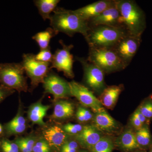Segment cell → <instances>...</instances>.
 <instances>
[{"mask_svg": "<svg viewBox=\"0 0 152 152\" xmlns=\"http://www.w3.org/2000/svg\"><path fill=\"white\" fill-rule=\"evenodd\" d=\"M122 90V86H112L107 87L100 96L99 100L101 103L107 108H113Z\"/></svg>", "mask_w": 152, "mask_h": 152, "instance_id": "17", "label": "cell"}, {"mask_svg": "<svg viewBox=\"0 0 152 152\" xmlns=\"http://www.w3.org/2000/svg\"><path fill=\"white\" fill-rule=\"evenodd\" d=\"M51 27L58 34L61 32L72 37L77 33L86 36L90 29L88 22L82 19L74 11L57 7L50 19Z\"/></svg>", "mask_w": 152, "mask_h": 152, "instance_id": "1", "label": "cell"}, {"mask_svg": "<svg viewBox=\"0 0 152 152\" xmlns=\"http://www.w3.org/2000/svg\"><path fill=\"white\" fill-rule=\"evenodd\" d=\"M23 125H26V120L21 115H18L7 124V127Z\"/></svg>", "mask_w": 152, "mask_h": 152, "instance_id": "29", "label": "cell"}, {"mask_svg": "<svg viewBox=\"0 0 152 152\" xmlns=\"http://www.w3.org/2000/svg\"><path fill=\"white\" fill-rule=\"evenodd\" d=\"M88 23L90 28L100 25L121 27V15L116 3L114 6L106 9L97 16L91 19Z\"/></svg>", "mask_w": 152, "mask_h": 152, "instance_id": "12", "label": "cell"}, {"mask_svg": "<svg viewBox=\"0 0 152 152\" xmlns=\"http://www.w3.org/2000/svg\"><path fill=\"white\" fill-rule=\"evenodd\" d=\"M69 83L71 96L75 97L83 105L91 108L96 113L103 110L99 99L87 87L75 81Z\"/></svg>", "mask_w": 152, "mask_h": 152, "instance_id": "10", "label": "cell"}, {"mask_svg": "<svg viewBox=\"0 0 152 152\" xmlns=\"http://www.w3.org/2000/svg\"><path fill=\"white\" fill-rule=\"evenodd\" d=\"M10 90L11 89L3 86H2V87H0V102L2 100Z\"/></svg>", "mask_w": 152, "mask_h": 152, "instance_id": "37", "label": "cell"}, {"mask_svg": "<svg viewBox=\"0 0 152 152\" xmlns=\"http://www.w3.org/2000/svg\"><path fill=\"white\" fill-rule=\"evenodd\" d=\"M94 122L95 126L102 132H113L118 129V124L115 120L104 109L96 113Z\"/></svg>", "mask_w": 152, "mask_h": 152, "instance_id": "16", "label": "cell"}, {"mask_svg": "<svg viewBox=\"0 0 152 152\" xmlns=\"http://www.w3.org/2000/svg\"><path fill=\"white\" fill-rule=\"evenodd\" d=\"M59 0H36L34 3L37 8L39 13L45 20H50L52 13L57 8Z\"/></svg>", "mask_w": 152, "mask_h": 152, "instance_id": "19", "label": "cell"}, {"mask_svg": "<svg viewBox=\"0 0 152 152\" xmlns=\"http://www.w3.org/2000/svg\"><path fill=\"white\" fill-rule=\"evenodd\" d=\"M25 72L21 63H1L0 83L10 89L26 91L28 86Z\"/></svg>", "mask_w": 152, "mask_h": 152, "instance_id": "4", "label": "cell"}, {"mask_svg": "<svg viewBox=\"0 0 152 152\" xmlns=\"http://www.w3.org/2000/svg\"><path fill=\"white\" fill-rule=\"evenodd\" d=\"M135 114L137 117L138 118L139 120L143 124H145V123L147 121V118L145 117L144 116L140 111L138 110H137L134 113Z\"/></svg>", "mask_w": 152, "mask_h": 152, "instance_id": "38", "label": "cell"}, {"mask_svg": "<svg viewBox=\"0 0 152 152\" xmlns=\"http://www.w3.org/2000/svg\"><path fill=\"white\" fill-rule=\"evenodd\" d=\"M2 144L7 147L13 152H19V147L15 143L11 142L8 141L4 140Z\"/></svg>", "mask_w": 152, "mask_h": 152, "instance_id": "35", "label": "cell"}, {"mask_svg": "<svg viewBox=\"0 0 152 152\" xmlns=\"http://www.w3.org/2000/svg\"><path fill=\"white\" fill-rule=\"evenodd\" d=\"M87 59L107 73L121 70L127 67L115 53L110 49L89 48Z\"/></svg>", "mask_w": 152, "mask_h": 152, "instance_id": "5", "label": "cell"}, {"mask_svg": "<svg viewBox=\"0 0 152 152\" xmlns=\"http://www.w3.org/2000/svg\"><path fill=\"white\" fill-rule=\"evenodd\" d=\"M141 37L128 34L123 37L111 49L127 66L138 50Z\"/></svg>", "mask_w": 152, "mask_h": 152, "instance_id": "8", "label": "cell"}, {"mask_svg": "<svg viewBox=\"0 0 152 152\" xmlns=\"http://www.w3.org/2000/svg\"><path fill=\"white\" fill-rule=\"evenodd\" d=\"M83 127L80 124H68L63 127V130L66 133L71 134H78L81 132Z\"/></svg>", "mask_w": 152, "mask_h": 152, "instance_id": "28", "label": "cell"}, {"mask_svg": "<svg viewBox=\"0 0 152 152\" xmlns=\"http://www.w3.org/2000/svg\"><path fill=\"white\" fill-rule=\"evenodd\" d=\"M7 131L10 134H20L24 132L26 129V125L13 126L11 127H7Z\"/></svg>", "mask_w": 152, "mask_h": 152, "instance_id": "30", "label": "cell"}, {"mask_svg": "<svg viewBox=\"0 0 152 152\" xmlns=\"http://www.w3.org/2000/svg\"><path fill=\"white\" fill-rule=\"evenodd\" d=\"M102 137L100 131L95 126L87 125L83 127L76 138L82 146L92 149Z\"/></svg>", "mask_w": 152, "mask_h": 152, "instance_id": "14", "label": "cell"}, {"mask_svg": "<svg viewBox=\"0 0 152 152\" xmlns=\"http://www.w3.org/2000/svg\"><path fill=\"white\" fill-rule=\"evenodd\" d=\"M15 143L17 144L19 148L20 149L22 152H28L22 139H18L16 140Z\"/></svg>", "mask_w": 152, "mask_h": 152, "instance_id": "36", "label": "cell"}, {"mask_svg": "<svg viewBox=\"0 0 152 152\" xmlns=\"http://www.w3.org/2000/svg\"><path fill=\"white\" fill-rule=\"evenodd\" d=\"M135 136L137 142L140 147L146 146L151 142V134L148 127L143 126L137 130Z\"/></svg>", "mask_w": 152, "mask_h": 152, "instance_id": "24", "label": "cell"}, {"mask_svg": "<svg viewBox=\"0 0 152 152\" xmlns=\"http://www.w3.org/2000/svg\"><path fill=\"white\" fill-rule=\"evenodd\" d=\"M78 144L75 141L66 142L62 146L61 151L67 150L77 149Z\"/></svg>", "mask_w": 152, "mask_h": 152, "instance_id": "31", "label": "cell"}, {"mask_svg": "<svg viewBox=\"0 0 152 152\" xmlns=\"http://www.w3.org/2000/svg\"><path fill=\"white\" fill-rule=\"evenodd\" d=\"M151 152H152V148L151 150Z\"/></svg>", "mask_w": 152, "mask_h": 152, "instance_id": "42", "label": "cell"}, {"mask_svg": "<svg viewBox=\"0 0 152 152\" xmlns=\"http://www.w3.org/2000/svg\"><path fill=\"white\" fill-rule=\"evenodd\" d=\"M53 56L51 51L50 47L46 49L41 50L37 54L34 55L35 58L39 61L45 63H51L53 60Z\"/></svg>", "mask_w": 152, "mask_h": 152, "instance_id": "25", "label": "cell"}, {"mask_svg": "<svg viewBox=\"0 0 152 152\" xmlns=\"http://www.w3.org/2000/svg\"><path fill=\"white\" fill-rule=\"evenodd\" d=\"M115 4V1L101 0L77 9L74 12L82 19L88 22Z\"/></svg>", "mask_w": 152, "mask_h": 152, "instance_id": "13", "label": "cell"}, {"mask_svg": "<svg viewBox=\"0 0 152 152\" xmlns=\"http://www.w3.org/2000/svg\"><path fill=\"white\" fill-rule=\"evenodd\" d=\"M76 117H77V119L80 122H84V119L82 114L80 112V111L79 110H77V113H76Z\"/></svg>", "mask_w": 152, "mask_h": 152, "instance_id": "39", "label": "cell"}, {"mask_svg": "<svg viewBox=\"0 0 152 152\" xmlns=\"http://www.w3.org/2000/svg\"><path fill=\"white\" fill-rule=\"evenodd\" d=\"M22 140L27 149L28 152H33V148L35 145L34 140L31 138H23Z\"/></svg>", "mask_w": 152, "mask_h": 152, "instance_id": "33", "label": "cell"}, {"mask_svg": "<svg viewBox=\"0 0 152 152\" xmlns=\"http://www.w3.org/2000/svg\"><path fill=\"white\" fill-rule=\"evenodd\" d=\"M44 137L50 146L59 148L62 146L67 138L66 133L58 126H54L44 131Z\"/></svg>", "mask_w": 152, "mask_h": 152, "instance_id": "15", "label": "cell"}, {"mask_svg": "<svg viewBox=\"0 0 152 152\" xmlns=\"http://www.w3.org/2000/svg\"><path fill=\"white\" fill-rule=\"evenodd\" d=\"M128 34L121 27L100 25L90 28L84 37L90 48L111 49Z\"/></svg>", "mask_w": 152, "mask_h": 152, "instance_id": "3", "label": "cell"}, {"mask_svg": "<svg viewBox=\"0 0 152 152\" xmlns=\"http://www.w3.org/2000/svg\"><path fill=\"white\" fill-rule=\"evenodd\" d=\"M138 110L147 119L152 118V102L151 101L146 102Z\"/></svg>", "mask_w": 152, "mask_h": 152, "instance_id": "26", "label": "cell"}, {"mask_svg": "<svg viewBox=\"0 0 152 152\" xmlns=\"http://www.w3.org/2000/svg\"><path fill=\"white\" fill-rule=\"evenodd\" d=\"M78 110H80L81 113L82 114V115L84 119L85 122L88 121L91 119L93 115L89 111L83 107H79Z\"/></svg>", "mask_w": 152, "mask_h": 152, "instance_id": "34", "label": "cell"}, {"mask_svg": "<svg viewBox=\"0 0 152 152\" xmlns=\"http://www.w3.org/2000/svg\"><path fill=\"white\" fill-rule=\"evenodd\" d=\"M117 144L123 150L131 151L141 148L136 140L135 134L127 130L123 133L117 140Z\"/></svg>", "mask_w": 152, "mask_h": 152, "instance_id": "18", "label": "cell"}, {"mask_svg": "<svg viewBox=\"0 0 152 152\" xmlns=\"http://www.w3.org/2000/svg\"><path fill=\"white\" fill-rule=\"evenodd\" d=\"M62 48L58 49L53 56L51 63L50 69H56L59 72H62L68 77L73 78V65L74 62L73 56L71 53L74 48L72 45H66L62 40H60Z\"/></svg>", "mask_w": 152, "mask_h": 152, "instance_id": "7", "label": "cell"}, {"mask_svg": "<svg viewBox=\"0 0 152 152\" xmlns=\"http://www.w3.org/2000/svg\"><path fill=\"white\" fill-rule=\"evenodd\" d=\"M2 149L3 152H13L7 147H6V146L3 145V144H2Z\"/></svg>", "mask_w": 152, "mask_h": 152, "instance_id": "40", "label": "cell"}, {"mask_svg": "<svg viewBox=\"0 0 152 152\" xmlns=\"http://www.w3.org/2000/svg\"><path fill=\"white\" fill-rule=\"evenodd\" d=\"M74 107L70 102L61 101L57 102L55 106L53 118L56 119H66L73 115Z\"/></svg>", "mask_w": 152, "mask_h": 152, "instance_id": "20", "label": "cell"}, {"mask_svg": "<svg viewBox=\"0 0 152 152\" xmlns=\"http://www.w3.org/2000/svg\"><path fill=\"white\" fill-rule=\"evenodd\" d=\"M3 131V128L2 126L1 125V124H0V134L2 133Z\"/></svg>", "mask_w": 152, "mask_h": 152, "instance_id": "41", "label": "cell"}, {"mask_svg": "<svg viewBox=\"0 0 152 152\" xmlns=\"http://www.w3.org/2000/svg\"><path fill=\"white\" fill-rule=\"evenodd\" d=\"M131 121H132L133 126L137 130H138L143 127V124L140 121L138 118L137 117L134 113L133 114L131 118Z\"/></svg>", "mask_w": 152, "mask_h": 152, "instance_id": "32", "label": "cell"}, {"mask_svg": "<svg viewBox=\"0 0 152 152\" xmlns=\"http://www.w3.org/2000/svg\"><path fill=\"white\" fill-rule=\"evenodd\" d=\"M58 34L53 28L49 27L45 31L36 34L33 36L32 39L37 43L40 50H43L50 47L51 39Z\"/></svg>", "mask_w": 152, "mask_h": 152, "instance_id": "22", "label": "cell"}, {"mask_svg": "<svg viewBox=\"0 0 152 152\" xmlns=\"http://www.w3.org/2000/svg\"><path fill=\"white\" fill-rule=\"evenodd\" d=\"M121 15V25L130 35L141 37L146 28L145 16L134 1H115Z\"/></svg>", "mask_w": 152, "mask_h": 152, "instance_id": "2", "label": "cell"}, {"mask_svg": "<svg viewBox=\"0 0 152 152\" xmlns=\"http://www.w3.org/2000/svg\"><path fill=\"white\" fill-rule=\"evenodd\" d=\"M83 68L85 80L88 86L96 92H102L105 88L104 72L102 69L83 58L76 57Z\"/></svg>", "mask_w": 152, "mask_h": 152, "instance_id": "9", "label": "cell"}, {"mask_svg": "<svg viewBox=\"0 0 152 152\" xmlns=\"http://www.w3.org/2000/svg\"><path fill=\"white\" fill-rule=\"evenodd\" d=\"M50 106L43 105L40 103L34 105L30 108L28 113L29 118L33 123L40 125H44V118Z\"/></svg>", "mask_w": 152, "mask_h": 152, "instance_id": "21", "label": "cell"}, {"mask_svg": "<svg viewBox=\"0 0 152 152\" xmlns=\"http://www.w3.org/2000/svg\"><path fill=\"white\" fill-rule=\"evenodd\" d=\"M113 143L111 139L103 137L91 149V152H112Z\"/></svg>", "mask_w": 152, "mask_h": 152, "instance_id": "23", "label": "cell"}, {"mask_svg": "<svg viewBox=\"0 0 152 152\" xmlns=\"http://www.w3.org/2000/svg\"><path fill=\"white\" fill-rule=\"evenodd\" d=\"M25 72L31 80L33 87L42 83L50 70L51 63L42 62L35 58L34 55L24 54L21 62Z\"/></svg>", "mask_w": 152, "mask_h": 152, "instance_id": "6", "label": "cell"}, {"mask_svg": "<svg viewBox=\"0 0 152 152\" xmlns=\"http://www.w3.org/2000/svg\"><path fill=\"white\" fill-rule=\"evenodd\" d=\"M43 83L45 92L51 94L56 99L71 96L69 83L54 72H49Z\"/></svg>", "mask_w": 152, "mask_h": 152, "instance_id": "11", "label": "cell"}, {"mask_svg": "<svg viewBox=\"0 0 152 152\" xmlns=\"http://www.w3.org/2000/svg\"><path fill=\"white\" fill-rule=\"evenodd\" d=\"M33 152H50V145L46 141L41 140L35 143Z\"/></svg>", "mask_w": 152, "mask_h": 152, "instance_id": "27", "label": "cell"}]
</instances>
